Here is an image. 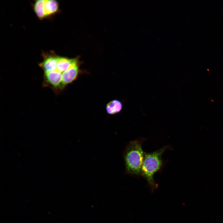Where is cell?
I'll return each instance as SVG.
<instances>
[{
    "label": "cell",
    "mask_w": 223,
    "mask_h": 223,
    "mask_svg": "<svg viewBox=\"0 0 223 223\" xmlns=\"http://www.w3.org/2000/svg\"><path fill=\"white\" fill-rule=\"evenodd\" d=\"M169 148V146H167L156 151L145 153L141 168L142 176L147 181L152 192L158 187V185L154 179V175L163 166L162 155L165 151Z\"/></svg>",
    "instance_id": "1"
},
{
    "label": "cell",
    "mask_w": 223,
    "mask_h": 223,
    "mask_svg": "<svg viewBox=\"0 0 223 223\" xmlns=\"http://www.w3.org/2000/svg\"><path fill=\"white\" fill-rule=\"evenodd\" d=\"M143 140L138 139L130 142L124 153L127 173L134 176H142L141 168L145 153L142 144Z\"/></svg>",
    "instance_id": "2"
},
{
    "label": "cell",
    "mask_w": 223,
    "mask_h": 223,
    "mask_svg": "<svg viewBox=\"0 0 223 223\" xmlns=\"http://www.w3.org/2000/svg\"><path fill=\"white\" fill-rule=\"evenodd\" d=\"M79 73V66L77 59H74L70 66L63 74L62 90L68 85L71 84L77 79Z\"/></svg>",
    "instance_id": "3"
},
{
    "label": "cell",
    "mask_w": 223,
    "mask_h": 223,
    "mask_svg": "<svg viewBox=\"0 0 223 223\" xmlns=\"http://www.w3.org/2000/svg\"><path fill=\"white\" fill-rule=\"evenodd\" d=\"M59 8V3L55 0H44V10L45 17L56 13Z\"/></svg>",
    "instance_id": "4"
},
{
    "label": "cell",
    "mask_w": 223,
    "mask_h": 223,
    "mask_svg": "<svg viewBox=\"0 0 223 223\" xmlns=\"http://www.w3.org/2000/svg\"><path fill=\"white\" fill-rule=\"evenodd\" d=\"M122 108L123 104L118 99H115L107 104L106 110L108 114L112 115L120 112Z\"/></svg>",
    "instance_id": "5"
},
{
    "label": "cell",
    "mask_w": 223,
    "mask_h": 223,
    "mask_svg": "<svg viewBox=\"0 0 223 223\" xmlns=\"http://www.w3.org/2000/svg\"><path fill=\"white\" fill-rule=\"evenodd\" d=\"M44 0H37L34 5V10L37 17L41 20L45 18L44 10Z\"/></svg>",
    "instance_id": "6"
}]
</instances>
